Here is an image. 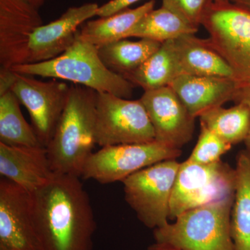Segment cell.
Instances as JSON below:
<instances>
[{
    "label": "cell",
    "instance_id": "cell-1",
    "mask_svg": "<svg viewBox=\"0 0 250 250\" xmlns=\"http://www.w3.org/2000/svg\"><path fill=\"white\" fill-rule=\"evenodd\" d=\"M31 195L41 250H93L97 223L80 177L55 174Z\"/></svg>",
    "mask_w": 250,
    "mask_h": 250
},
{
    "label": "cell",
    "instance_id": "cell-2",
    "mask_svg": "<svg viewBox=\"0 0 250 250\" xmlns=\"http://www.w3.org/2000/svg\"><path fill=\"white\" fill-rule=\"evenodd\" d=\"M96 99L95 90L70 85L65 108L46 147L54 173L82 177L96 144Z\"/></svg>",
    "mask_w": 250,
    "mask_h": 250
},
{
    "label": "cell",
    "instance_id": "cell-3",
    "mask_svg": "<svg viewBox=\"0 0 250 250\" xmlns=\"http://www.w3.org/2000/svg\"><path fill=\"white\" fill-rule=\"evenodd\" d=\"M13 72L22 75L68 81L97 93L121 98L132 96L135 85L121 75L108 70L102 62L98 47L76 36L72 45L59 57L36 63L16 65Z\"/></svg>",
    "mask_w": 250,
    "mask_h": 250
},
{
    "label": "cell",
    "instance_id": "cell-4",
    "mask_svg": "<svg viewBox=\"0 0 250 250\" xmlns=\"http://www.w3.org/2000/svg\"><path fill=\"white\" fill-rule=\"evenodd\" d=\"M234 197L184 212L154 229L156 242L183 250H235L231 235Z\"/></svg>",
    "mask_w": 250,
    "mask_h": 250
},
{
    "label": "cell",
    "instance_id": "cell-5",
    "mask_svg": "<svg viewBox=\"0 0 250 250\" xmlns=\"http://www.w3.org/2000/svg\"><path fill=\"white\" fill-rule=\"evenodd\" d=\"M202 26L241 88H250V9L230 0H213Z\"/></svg>",
    "mask_w": 250,
    "mask_h": 250
},
{
    "label": "cell",
    "instance_id": "cell-6",
    "mask_svg": "<svg viewBox=\"0 0 250 250\" xmlns=\"http://www.w3.org/2000/svg\"><path fill=\"white\" fill-rule=\"evenodd\" d=\"M236 172L223 161L202 165L180 163L170 204L169 219L201 206L233 197Z\"/></svg>",
    "mask_w": 250,
    "mask_h": 250
},
{
    "label": "cell",
    "instance_id": "cell-7",
    "mask_svg": "<svg viewBox=\"0 0 250 250\" xmlns=\"http://www.w3.org/2000/svg\"><path fill=\"white\" fill-rule=\"evenodd\" d=\"M180 163L170 159L138 171L123 181L125 201L147 228L169 223L172 190Z\"/></svg>",
    "mask_w": 250,
    "mask_h": 250
},
{
    "label": "cell",
    "instance_id": "cell-8",
    "mask_svg": "<svg viewBox=\"0 0 250 250\" xmlns=\"http://www.w3.org/2000/svg\"><path fill=\"white\" fill-rule=\"evenodd\" d=\"M154 141V128L141 100L97 93L96 144L103 147Z\"/></svg>",
    "mask_w": 250,
    "mask_h": 250
},
{
    "label": "cell",
    "instance_id": "cell-9",
    "mask_svg": "<svg viewBox=\"0 0 250 250\" xmlns=\"http://www.w3.org/2000/svg\"><path fill=\"white\" fill-rule=\"evenodd\" d=\"M182 150L156 141L102 147L85 162L82 177L101 184L122 182L157 163L177 159Z\"/></svg>",
    "mask_w": 250,
    "mask_h": 250
},
{
    "label": "cell",
    "instance_id": "cell-10",
    "mask_svg": "<svg viewBox=\"0 0 250 250\" xmlns=\"http://www.w3.org/2000/svg\"><path fill=\"white\" fill-rule=\"evenodd\" d=\"M11 90L27 108L38 139L47 147L65 108L70 85L55 79L42 82L34 76L15 72Z\"/></svg>",
    "mask_w": 250,
    "mask_h": 250
},
{
    "label": "cell",
    "instance_id": "cell-11",
    "mask_svg": "<svg viewBox=\"0 0 250 250\" xmlns=\"http://www.w3.org/2000/svg\"><path fill=\"white\" fill-rule=\"evenodd\" d=\"M0 250H41L30 192L3 177L0 180Z\"/></svg>",
    "mask_w": 250,
    "mask_h": 250
},
{
    "label": "cell",
    "instance_id": "cell-12",
    "mask_svg": "<svg viewBox=\"0 0 250 250\" xmlns=\"http://www.w3.org/2000/svg\"><path fill=\"white\" fill-rule=\"evenodd\" d=\"M39 9L27 0H0L1 68L28 63L31 37L44 24Z\"/></svg>",
    "mask_w": 250,
    "mask_h": 250
},
{
    "label": "cell",
    "instance_id": "cell-13",
    "mask_svg": "<svg viewBox=\"0 0 250 250\" xmlns=\"http://www.w3.org/2000/svg\"><path fill=\"white\" fill-rule=\"evenodd\" d=\"M140 100L154 128L155 141L179 149L191 141L195 118L170 86L145 91Z\"/></svg>",
    "mask_w": 250,
    "mask_h": 250
},
{
    "label": "cell",
    "instance_id": "cell-14",
    "mask_svg": "<svg viewBox=\"0 0 250 250\" xmlns=\"http://www.w3.org/2000/svg\"><path fill=\"white\" fill-rule=\"evenodd\" d=\"M99 6L92 2L72 6L55 21L38 28L31 37L28 63L46 62L63 53L76 39L79 27L97 16Z\"/></svg>",
    "mask_w": 250,
    "mask_h": 250
},
{
    "label": "cell",
    "instance_id": "cell-15",
    "mask_svg": "<svg viewBox=\"0 0 250 250\" xmlns=\"http://www.w3.org/2000/svg\"><path fill=\"white\" fill-rule=\"evenodd\" d=\"M0 174L31 193L50 182L55 173L43 146H8L0 143Z\"/></svg>",
    "mask_w": 250,
    "mask_h": 250
},
{
    "label": "cell",
    "instance_id": "cell-16",
    "mask_svg": "<svg viewBox=\"0 0 250 250\" xmlns=\"http://www.w3.org/2000/svg\"><path fill=\"white\" fill-rule=\"evenodd\" d=\"M169 86L195 118L211 108L234 100L239 83L231 77L181 75Z\"/></svg>",
    "mask_w": 250,
    "mask_h": 250
},
{
    "label": "cell",
    "instance_id": "cell-17",
    "mask_svg": "<svg viewBox=\"0 0 250 250\" xmlns=\"http://www.w3.org/2000/svg\"><path fill=\"white\" fill-rule=\"evenodd\" d=\"M181 75L235 78L233 70L209 39L187 34L172 40Z\"/></svg>",
    "mask_w": 250,
    "mask_h": 250
},
{
    "label": "cell",
    "instance_id": "cell-18",
    "mask_svg": "<svg viewBox=\"0 0 250 250\" xmlns=\"http://www.w3.org/2000/svg\"><path fill=\"white\" fill-rule=\"evenodd\" d=\"M155 3V0H149L135 9L87 21L77 31V36L96 47L126 39L129 31L145 15L154 9Z\"/></svg>",
    "mask_w": 250,
    "mask_h": 250
},
{
    "label": "cell",
    "instance_id": "cell-19",
    "mask_svg": "<svg viewBox=\"0 0 250 250\" xmlns=\"http://www.w3.org/2000/svg\"><path fill=\"white\" fill-rule=\"evenodd\" d=\"M236 184L231 213V235L235 250H250V153L238 154Z\"/></svg>",
    "mask_w": 250,
    "mask_h": 250
},
{
    "label": "cell",
    "instance_id": "cell-20",
    "mask_svg": "<svg viewBox=\"0 0 250 250\" xmlns=\"http://www.w3.org/2000/svg\"><path fill=\"white\" fill-rule=\"evenodd\" d=\"M179 75L181 72L172 40L163 42L137 70L125 78L147 91L169 86Z\"/></svg>",
    "mask_w": 250,
    "mask_h": 250
},
{
    "label": "cell",
    "instance_id": "cell-21",
    "mask_svg": "<svg viewBox=\"0 0 250 250\" xmlns=\"http://www.w3.org/2000/svg\"><path fill=\"white\" fill-rule=\"evenodd\" d=\"M160 42L141 39H123L98 47L102 62L108 70L126 77L134 72L161 45Z\"/></svg>",
    "mask_w": 250,
    "mask_h": 250
},
{
    "label": "cell",
    "instance_id": "cell-22",
    "mask_svg": "<svg viewBox=\"0 0 250 250\" xmlns=\"http://www.w3.org/2000/svg\"><path fill=\"white\" fill-rule=\"evenodd\" d=\"M200 123L225 143L233 146L246 142L250 132V110L243 103L228 108L218 106L199 116Z\"/></svg>",
    "mask_w": 250,
    "mask_h": 250
},
{
    "label": "cell",
    "instance_id": "cell-23",
    "mask_svg": "<svg viewBox=\"0 0 250 250\" xmlns=\"http://www.w3.org/2000/svg\"><path fill=\"white\" fill-rule=\"evenodd\" d=\"M197 31L198 29L192 27L183 18L161 6L145 15L129 31L126 39L136 37L163 43L187 34H195Z\"/></svg>",
    "mask_w": 250,
    "mask_h": 250
},
{
    "label": "cell",
    "instance_id": "cell-24",
    "mask_svg": "<svg viewBox=\"0 0 250 250\" xmlns=\"http://www.w3.org/2000/svg\"><path fill=\"white\" fill-rule=\"evenodd\" d=\"M0 143L8 146H42L32 125L24 119L14 92L0 94Z\"/></svg>",
    "mask_w": 250,
    "mask_h": 250
},
{
    "label": "cell",
    "instance_id": "cell-25",
    "mask_svg": "<svg viewBox=\"0 0 250 250\" xmlns=\"http://www.w3.org/2000/svg\"><path fill=\"white\" fill-rule=\"evenodd\" d=\"M232 146L200 123V134L196 146L187 160L202 165L214 164L221 161L222 156Z\"/></svg>",
    "mask_w": 250,
    "mask_h": 250
},
{
    "label": "cell",
    "instance_id": "cell-26",
    "mask_svg": "<svg viewBox=\"0 0 250 250\" xmlns=\"http://www.w3.org/2000/svg\"><path fill=\"white\" fill-rule=\"evenodd\" d=\"M213 0H162V6L175 13L199 29L208 5Z\"/></svg>",
    "mask_w": 250,
    "mask_h": 250
},
{
    "label": "cell",
    "instance_id": "cell-27",
    "mask_svg": "<svg viewBox=\"0 0 250 250\" xmlns=\"http://www.w3.org/2000/svg\"><path fill=\"white\" fill-rule=\"evenodd\" d=\"M141 0H111L106 4L99 6L97 16L100 18L107 17L129 9V6Z\"/></svg>",
    "mask_w": 250,
    "mask_h": 250
},
{
    "label": "cell",
    "instance_id": "cell-28",
    "mask_svg": "<svg viewBox=\"0 0 250 250\" xmlns=\"http://www.w3.org/2000/svg\"><path fill=\"white\" fill-rule=\"evenodd\" d=\"M234 103H243L246 104L249 107L250 110V88L246 87V88H241L238 90L236 97H235ZM246 149L250 152V132L246 142Z\"/></svg>",
    "mask_w": 250,
    "mask_h": 250
},
{
    "label": "cell",
    "instance_id": "cell-29",
    "mask_svg": "<svg viewBox=\"0 0 250 250\" xmlns=\"http://www.w3.org/2000/svg\"><path fill=\"white\" fill-rule=\"evenodd\" d=\"M146 250H183L179 249L177 247L171 246L167 243H160V242H156L149 247H147Z\"/></svg>",
    "mask_w": 250,
    "mask_h": 250
},
{
    "label": "cell",
    "instance_id": "cell-30",
    "mask_svg": "<svg viewBox=\"0 0 250 250\" xmlns=\"http://www.w3.org/2000/svg\"><path fill=\"white\" fill-rule=\"evenodd\" d=\"M27 1H29V2L31 4H32L33 6H34L35 7L39 9V8L42 6V5L45 4L47 0H27Z\"/></svg>",
    "mask_w": 250,
    "mask_h": 250
},
{
    "label": "cell",
    "instance_id": "cell-31",
    "mask_svg": "<svg viewBox=\"0 0 250 250\" xmlns=\"http://www.w3.org/2000/svg\"><path fill=\"white\" fill-rule=\"evenodd\" d=\"M230 1L250 9V0H230Z\"/></svg>",
    "mask_w": 250,
    "mask_h": 250
},
{
    "label": "cell",
    "instance_id": "cell-32",
    "mask_svg": "<svg viewBox=\"0 0 250 250\" xmlns=\"http://www.w3.org/2000/svg\"><path fill=\"white\" fill-rule=\"evenodd\" d=\"M248 152H249V151H248ZM250 153V152H249Z\"/></svg>",
    "mask_w": 250,
    "mask_h": 250
}]
</instances>
